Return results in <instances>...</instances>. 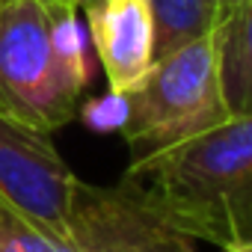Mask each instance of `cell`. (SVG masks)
Instances as JSON below:
<instances>
[{"instance_id": "obj_1", "label": "cell", "mask_w": 252, "mask_h": 252, "mask_svg": "<svg viewBox=\"0 0 252 252\" xmlns=\"http://www.w3.org/2000/svg\"><path fill=\"white\" fill-rule=\"evenodd\" d=\"M122 178L178 231L214 246L252 240V113L163 152L131 158Z\"/></svg>"}, {"instance_id": "obj_2", "label": "cell", "mask_w": 252, "mask_h": 252, "mask_svg": "<svg viewBox=\"0 0 252 252\" xmlns=\"http://www.w3.org/2000/svg\"><path fill=\"white\" fill-rule=\"evenodd\" d=\"M220 27L158 57L143 83L128 95V122L122 137L131 158L178 146L231 116L222 92Z\"/></svg>"}, {"instance_id": "obj_3", "label": "cell", "mask_w": 252, "mask_h": 252, "mask_svg": "<svg viewBox=\"0 0 252 252\" xmlns=\"http://www.w3.org/2000/svg\"><path fill=\"white\" fill-rule=\"evenodd\" d=\"M80 92L65 77L48 9L39 0L0 3V113L39 134H57L77 116Z\"/></svg>"}, {"instance_id": "obj_4", "label": "cell", "mask_w": 252, "mask_h": 252, "mask_svg": "<svg viewBox=\"0 0 252 252\" xmlns=\"http://www.w3.org/2000/svg\"><path fill=\"white\" fill-rule=\"evenodd\" d=\"M77 181L48 134L0 113V208L68 243Z\"/></svg>"}, {"instance_id": "obj_5", "label": "cell", "mask_w": 252, "mask_h": 252, "mask_svg": "<svg viewBox=\"0 0 252 252\" xmlns=\"http://www.w3.org/2000/svg\"><path fill=\"white\" fill-rule=\"evenodd\" d=\"M68 243L74 252H196V240L152 208L128 178L113 187L77 181Z\"/></svg>"}, {"instance_id": "obj_6", "label": "cell", "mask_w": 252, "mask_h": 252, "mask_svg": "<svg viewBox=\"0 0 252 252\" xmlns=\"http://www.w3.org/2000/svg\"><path fill=\"white\" fill-rule=\"evenodd\" d=\"M89 42L107 89L131 95L155 63V18L149 0H80Z\"/></svg>"}, {"instance_id": "obj_7", "label": "cell", "mask_w": 252, "mask_h": 252, "mask_svg": "<svg viewBox=\"0 0 252 252\" xmlns=\"http://www.w3.org/2000/svg\"><path fill=\"white\" fill-rule=\"evenodd\" d=\"M222 92L231 116L252 113V0H237L222 18Z\"/></svg>"}, {"instance_id": "obj_8", "label": "cell", "mask_w": 252, "mask_h": 252, "mask_svg": "<svg viewBox=\"0 0 252 252\" xmlns=\"http://www.w3.org/2000/svg\"><path fill=\"white\" fill-rule=\"evenodd\" d=\"M155 18V60L214 33L222 24L217 0H149Z\"/></svg>"}, {"instance_id": "obj_9", "label": "cell", "mask_w": 252, "mask_h": 252, "mask_svg": "<svg viewBox=\"0 0 252 252\" xmlns=\"http://www.w3.org/2000/svg\"><path fill=\"white\" fill-rule=\"evenodd\" d=\"M80 9H48L51 24V45L54 54L71 80V86L83 95L92 80V60H89V33L77 18Z\"/></svg>"}, {"instance_id": "obj_10", "label": "cell", "mask_w": 252, "mask_h": 252, "mask_svg": "<svg viewBox=\"0 0 252 252\" xmlns=\"http://www.w3.org/2000/svg\"><path fill=\"white\" fill-rule=\"evenodd\" d=\"M0 252H74L65 240L0 208Z\"/></svg>"}, {"instance_id": "obj_11", "label": "cell", "mask_w": 252, "mask_h": 252, "mask_svg": "<svg viewBox=\"0 0 252 252\" xmlns=\"http://www.w3.org/2000/svg\"><path fill=\"white\" fill-rule=\"evenodd\" d=\"M77 116L95 134H113V131L122 134L125 122H128V95L107 89L104 95L77 104Z\"/></svg>"}, {"instance_id": "obj_12", "label": "cell", "mask_w": 252, "mask_h": 252, "mask_svg": "<svg viewBox=\"0 0 252 252\" xmlns=\"http://www.w3.org/2000/svg\"><path fill=\"white\" fill-rule=\"evenodd\" d=\"M45 9H77L80 0H39Z\"/></svg>"}, {"instance_id": "obj_13", "label": "cell", "mask_w": 252, "mask_h": 252, "mask_svg": "<svg viewBox=\"0 0 252 252\" xmlns=\"http://www.w3.org/2000/svg\"><path fill=\"white\" fill-rule=\"evenodd\" d=\"M222 252H252V240H243V243H228V246H222Z\"/></svg>"}, {"instance_id": "obj_14", "label": "cell", "mask_w": 252, "mask_h": 252, "mask_svg": "<svg viewBox=\"0 0 252 252\" xmlns=\"http://www.w3.org/2000/svg\"><path fill=\"white\" fill-rule=\"evenodd\" d=\"M217 3H220V9H222V15H225V12H228L234 3H237V0H217Z\"/></svg>"}, {"instance_id": "obj_15", "label": "cell", "mask_w": 252, "mask_h": 252, "mask_svg": "<svg viewBox=\"0 0 252 252\" xmlns=\"http://www.w3.org/2000/svg\"><path fill=\"white\" fill-rule=\"evenodd\" d=\"M0 3H6V0H0Z\"/></svg>"}]
</instances>
